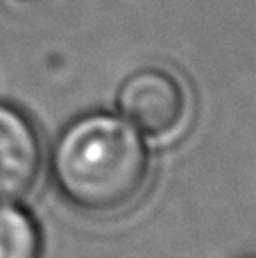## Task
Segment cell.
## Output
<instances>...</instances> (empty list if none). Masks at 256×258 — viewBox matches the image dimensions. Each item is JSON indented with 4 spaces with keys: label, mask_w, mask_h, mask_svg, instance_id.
I'll return each mask as SVG.
<instances>
[{
    "label": "cell",
    "mask_w": 256,
    "mask_h": 258,
    "mask_svg": "<svg viewBox=\"0 0 256 258\" xmlns=\"http://www.w3.org/2000/svg\"><path fill=\"white\" fill-rule=\"evenodd\" d=\"M118 109L139 134L168 138L188 118V93L170 71L141 68L122 82Z\"/></svg>",
    "instance_id": "obj_2"
},
{
    "label": "cell",
    "mask_w": 256,
    "mask_h": 258,
    "mask_svg": "<svg viewBox=\"0 0 256 258\" xmlns=\"http://www.w3.org/2000/svg\"><path fill=\"white\" fill-rule=\"evenodd\" d=\"M50 168L54 186L73 209L109 215L139 200L148 183L150 156L143 136L125 118L91 113L59 136Z\"/></svg>",
    "instance_id": "obj_1"
},
{
    "label": "cell",
    "mask_w": 256,
    "mask_h": 258,
    "mask_svg": "<svg viewBox=\"0 0 256 258\" xmlns=\"http://www.w3.org/2000/svg\"><path fill=\"white\" fill-rule=\"evenodd\" d=\"M41 172V143L21 111L0 104V204L25 197Z\"/></svg>",
    "instance_id": "obj_3"
},
{
    "label": "cell",
    "mask_w": 256,
    "mask_h": 258,
    "mask_svg": "<svg viewBox=\"0 0 256 258\" xmlns=\"http://www.w3.org/2000/svg\"><path fill=\"white\" fill-rule=\"evenodd\" d=\"M0 258H41L39 227L14 204H0Z\"/></svg>",
    "instance_id": "obj_4"
}]
</instances>
